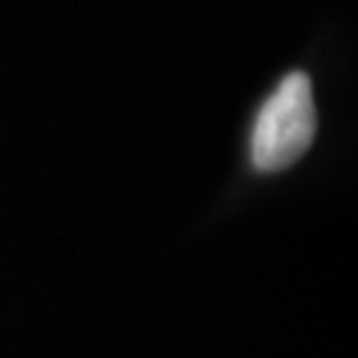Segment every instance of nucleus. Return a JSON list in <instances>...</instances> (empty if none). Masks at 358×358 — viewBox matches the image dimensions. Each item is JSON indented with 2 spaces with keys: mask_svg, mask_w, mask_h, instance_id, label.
Returning a JSON list of instances; mask_svg holds the SVG:
<instances>
[{
  "mask_svg": "<svg viewBox=\"0 0 358 358\" xmlns=\"http://www.w3.org/2000/svg\"><path fill=\"white\" fill-rule=\"evenodd\" d=\"M316 136V103L306 72H292L279 83L257 112L250 154L260 173L294 165Z\"/></svg>",
  "mask_w": 358,
  "mask_h": 358,
  "instance_id": "1",
  "label": "nucleus"
}]
</instances>
